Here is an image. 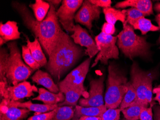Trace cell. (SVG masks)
<instances>
[{
	"instance_id": "obj_1",
	"label": "cell",
	"mask_w": 160,
	"mask_h": 120,
	"mask_svg": "<svg viewBox=\"0 0 160 120\" xmlns=\"http://www.w3.org/2000/svg\"><path fill=\"white\" fill-rule=\"evenodd\" d=\"M49 3L50 8L47 16L42 21H38L25 4L18 2L12 3V7L19 14L25 26L38 39L48 56L57 43L62 30L57 17L56 8Z\"/></svg>"
},
{
	"instance_id": "obj_2",
	"label": "cell",
	"mask_w": 160,
	"mask_h": 120,
	"mask_svg": "<svg viewBox=\"0 0 160 120\" xmlns=\"http://www.w3.org/2000/svg\"><path fill=\"white\" fill-rule=\"evenodd\" d=\"M83 55V50L71 36L62 30L54 48L48 56L46 69L56 81L72 68Z\"/></svg>"
},
{
	"instance_id": "obj_3",
	"label": "cell",
	"mask_w": 160,
	"mask_h": 120,
	"mask_svg": "<svg viewBox=\"0 0 160 120\" xmlns=\"http://www.w3.org/2000/svg\"><path fill=\"white\" fill-rule=\"evenodd\" d=\"M7 46L1 48L0 86L17 85L26 81L35 71L23 62L17 42H8Z\"/></svg>"
},
{
	"instance_id": "obj_4",
	"label": "cell",
	"mask_w": 160,
	"mask_h": 120,
	"mask_svg": "<svg viewBox=\"0 0 160 120\" xmlns=\"http://www.w3.org/2000/svg\"><path fill=\"white\" fill-rule=\"evenodd\" d=\"M117 44L126 57L132 60L136 57L147 58L151 54V45L145 37L135 33L133 28L127 23L123 24V29L117 36Z\"/></svg>"
},
{
	"instance_id": "obj_5",
	"label": "cell",
	"mask_w": 160,
	"mask_h": 120,
	"mask_svg": "<svg viewBox=\"0 0 160 120\" xmlns=\"http://www.w3.org/2000/svg\"><path fill=\"white\" fill-rule=\"evenodd\" d=\"M107 89L104 100L107 109H118L127 92V77L117 66L111 64L108 68Z\"/></svg>"
},
{
	"instance_id": "obj_6",
	"label": "cell",
	"mask_w": 160,
	"mask_h": 120,
	"mask_svg": "<svg viewBox=\"0 0 160 120\" xmlns=\"http://www.w3.org/2000/svg\"><path fill=\"white\" fill-rule=\"evenodd\" d=\"M131 83L135 89L137 99L130 106L139 105L145 108L154 106L152 100V78L142 70L137 63H133L130 70Z\"/></svg>"
},
{
	"instance_id": "obj_7",
	"label": "cell",
	"mask_w": 160,
	"mask_h": 120,
	"mask_svg": "<svg viewBox=\"0 0 160 120\" xmlns=\"http://www.w3.org/2000/svg\"><path fill=\"white\" fill-rule=\"evenodd\" d=\"M117 40V36L106 35L102 32L96 36L95 41L99 52L92 67H95L99 61L102 64L108 65L109 60L119 59V50L116 45Z\"/></svg>"
},
{
	"instance_id": "obj_8",
	"label": "cell",
	"mask_w": 160,
	"mask_h": 120,
	"mask_svg": "<svg viewBox=\"0 0 160 120\" xmlns=\"http://www.w3.org/2000/svg\"><path fill=\"white\" fill-rule=\"evenodd\" d=\"M92 59L85 60L74 70L70 72L58 86L62 93L68 89H84V81L88 72Z\"/></svg>"
},
{
	"instance_id": "obj_9",
	"label": "cell",
	"mask_w": 160,
	"mask_h": 120,
	"mask_svg": "<svg viewBox=\"0 0 160 120\" xmlns=\"http://www.w3.org/2000/svg\"><path fill=\"white\" fill-rule=\"evenodd\" d=\"M82 0H63L62 5L56 10V15L59 22L67 32L74 31V20L75 13L82 5Z\"/></svg>"
},
{
	"instance_id": "obj_10",
	"label": "cell",
	"mask_w": 160,
	"mask_h": 120,
	"mask_svg": "<svg viewBox=\"0 0 160 120\" xmlns=\"http://www.w3.org/2000/svg\"><path fill=\"white\" fill-rule=\"evenodd\" d=\"M38 91L37 87L26 81L16 86H0L1 97L13 102H18L26 97H31L34 95L35 92Z\"/></svg>"
},
{
	"instance_id": "obj_11",
	"label": "cell",
	"mask_w": 160,
	"mask_h": 120,
	"mask_svg": "<svg viewBox=\"0 0 160 120\" xmlns=\"http://www.w3.org/2000/svg\"><path fill=\"white\" fill-rule=\"evenodd\" d=\"M104 77L92 79L90 82L89 96L80 99L79 106L82 107H100L105 105L104 97Z\"/></svg>"
},
{
	"instance_id": "obj_12",
	"label": "cell",
	"mask_w": 160,
	"mask_h": 120,
	"mask_svg": "<svg viewBox=\"0 0 160 120\" xmlns=\"http://www.w3.org/2000/svg\"><path fill=\"white\" fill-rule=\"evenodd\" d=\"M101 10V8L90 2L89 1H84L81 8L75 14L74 21L85 26L90 30L92 29V22L98 20L100 18Z\"/></svg>"
},
{
	"instance_id": "obj_13",
	"label": "cell",
	"mask_w": 160,
	"mask_h": 120,
	"mask_svg": "<svg viewBox=\"0 0 160 120\" xmlns=\"http://www.w3.org/2000/svg\"><path fill=\"white\" fill-rule=\"evenodd\" d=\"M75 44L86 48L85 54L92 59L97 54L99 50L96 44L88 31L79 25H75L73 34L71 36Z\"/></svg>"
},
{
	"instance_id": "obj_14",
	"label": "cell",
	"mask_w": 160,
	"mask_h": 120,
	"mask_svg": "<svg viewBox=\"0 0 160 120\" xmlns=\"http://www.w3.org/2000/svg\"><path fill=\"white\" fill-rule=\"evenodd\" d=\"M30 112L27 109L10 106L2 100L1 103L0 120H23L28 116Z\"/></svg>"
},
{
	"instance_id": "obj_15",
	"label": "cell",
	"mask_w": 160,
	"mask_h": 120,
	"mask_svg": "<svg viewBox=\"0 0 160 120\" xmlns=\"http://www.w3.org/2000/svg\"><path fill=\"white\" fill-rule=\"evenodd\" d=\"M8 104L13 107L20 108H24L30 111V112H35L34 115L40 114V113H45L47 112H50L56 109L58 106V105L40 104L33 103L31 101H28L24 102H13L9 100L2 99Z\"/></svg>"
},
{
	"instance_id": "obj_16",
	"label": "cell",
	"mask_w": 160,
	"mask_h": 120,
	"mask_svg": "<svg viewBox=\"0 0 160 120\" xmlns=\"http://www.w3.org/2000/svg\"><path fill=\"white\" fill-rule=\"evenodd\" d=\"M127 7H132L140 11L145 17L153 13L152 4L150 0H126L118 3L115 5L117 8L123 9Z\"/></svg>"
},
{
	"instance_id": "obj_17",
	"label": "cell",
	"mask_w": 160,
	"mask_h": 120,
	"mask_svg": "<svg viewBox=\"0 0 160 120\" xmlns=\"http://www.w3.org/2000/svg\"><path fill=\"white\" fill-rule=\"evenodd\" d=\"M20 34L17 22L8 21L4 24L1 22L0 38L2 39L5 43L19 39Z\"/></svg>"
},
{
	"instance_id": "obj_18",
	"label": "cell",
	"mask_w": 160,
	"mask_h": 120,
	"mask_svg": "<svg viewBox=\"0 0 160 120\" xmlns=\"http://www.w3.org/2000/svg\"><path fill=\"white\" fill-rule=\"evenodd\" d=\"M32 81L37 84L44 86L48 91L54 93H59L60 89L56 84L50 75L41 70H38L31 77Z\"/></svg>"
},
{
	"instance_id": "obj_19",
	"label": "cell",
	"mask_w": 160,
	"mask_h": 120,
	"mask_svg": "<svg viewBox=\"0 0 160 120\" xmlns=\"http://www.w3.org/2000/svg\"><path fill=\"white\" fill-rule=\"evenodd\" d=\"M33 101H41L45 104L58 105L64 101L63 93L60 91L59 93L51 92L43 88L38 89V95L32 99Z\"/></svg>"
},
{
	"instance_id": "obj_20",
	"label": "cell",
	"mask_w": 160,
	"mask_h": 120,
	"mask_svg": "<svg viewBox=\"0 0 160 120\" xmlns=\"http://www.w3.org/2000/svg\"><path fill=\"white\" fill-rule=\"evenodd\" d=\"M27 46L30 50L34 59L40 65V67L45 66L48 63L47 60L38 39L35 38L34 41H31L28 39H27Z\"/></svg>"
},
{
	"instance_id": "obj_21",
	"label": "cell",
	"mask_w": 160,
	"mask_h": 120,
	"mask_svg": "<svg viewBox=\"0 0 160 120\" xmlns=\"http://www.w3.org/2000/svg\"><path fill=\"white\" fill-rule=\"evenodd\" d=\"M107 110L105 105L100 107H84L76 105L74 109V117L84 116L100 117Z\"/></svg>"
},
{
	"instance_id": "obj_22",
	"label": "cell",
	"mask_w": 160,
	"mask_h": 120,
	"mask_svg": "<svg viewBox=\"0 0 160 120\" xmlns=\"http://www.w3.org/2000/svg\"><path fill=\"white\" fill-rule=\"evenodd\" d=\"M103 11L107 23L113 25H115L118 21L121 22L123 24L125 23L127 18L126 10H120L112 7H108L103 8Z\"/></svg>"
},
{
	"instance_id": "obj_23",
	"label": "cell",
	"mask_w": 160,
	"mask_h": 120,
	"mask_svg": "<svg viewBox=\"0 0 160 120\" xmlns=\"http://www.w3.org/2000/svg\"><path fill=\"white\" fill-rule=\"evenodd\" d=\"M34 13L35 18L38 21H42L47 16L50 8V3L42 0H36L34 3L29 5Z\"/></svg>"
},
{
	"instance_id": "obj_24",
	"label": "cell",
	"mask_w": 160,
	"mask_h": 120,
	"mask_svg": "<svg viewBox=\"0 0 160 120\" xmlns=\"http://www.w3.org/2000/svg\"><path fill=\"white\" fill-rule=\"evenodd\" d=\"M127 24L132 26L134 29L140 30L142 35H145L150 31H157L160 29L159 27L153 25L150 20L145 18V17L128 22Z\"/></svg>"
},
{
	"instance_id": "obj_25",
	"label": "cell",
	"mask_w": 160,
	"mask_h": 120,
	"mask_svg": "<svg viewBox=\"0 0 160 120\" xmlns=\"http://www.w3.org/2000/svg\"><path fill=\"white\" fill-rule=\"evenodd\" d=\"M84 89H71L65 91L63 93L65 95V100L62 102L58 104V107L61 106H72L77 105V103L80 100V97L84 92Z\"/></svg>"
},
{
	"instance_id": "obj_26",
	"label": "cell",
	"mask_w": 160,
	"mask_h": 120,
	"mask_svg": "<svg viewBox=\"0 0 160 120\" xmlns=\"http://www.w3.org/2000/svg\"><path fill=\"white\" fill-rule=\"evenodd\" d=\"M74 115L73 107L61 106L58 107L55 114L51 120H71Z\"/></svg>"
},
{
	"instance_id": "obj_27",
	"label": "cell",
	"mask_w": 160,
	"mask_h": 120,
	"mask_svg": "<svg viewBox=\"0 0 160 120\" xmlns=\"http://www.w3.org/2000/svg\"><path fill=\"white\" fill-rule=\"evenodd\" d=\"M127 86L128 88L127 92L119 106V109L121 111L129 107L130 105L132 104L137 99L136 92L131 82H128V83Z\"/></svg>"
},
{
	"instance_id": "obj_28",
	"label": "cell",
	"mask_w": 160,
	"mask_h": 120,
	"mask_svg": "<svg viewBox=\"0 0 160 120\" xmlns=\"http://www.w3.org/2000/svg\"><path fill=\"white\" fill-rule=\"evenodd\" d=\"M145 107L139 105L130 106L122 110L125 120H140V115Z\"/></svg>"
},
{
	"instance_id": "obj_29",
	"label": "cell",
	"mask_w": 160,
	"mask_h": 120,
	"mask_svg": "<svg viewBox=\"0 0 160 120\" xmlns=\"http://www.w3.org/2000/svg\"><path fill=\"white\" fill-rule=\"evenodd\" d=\"M22 55L25 63L33 70L36 71L41 67L40 65L34 59L27 45H23L22 47Z\"/></svg>"
},
{
	"instance_id": "obj_30",
	"label": "cell",
	"mask_w": 160,
	"mask_h": 120,
	"mask_svg": "<svg viewBox=\"0 0 160 120\" xmlns=\"http://www.w3.org/2000/svg\"><path fill=\"white\" fill-rule=\"evenodd\" d=\"M119 109H108L100 117V120H119L120 112Z\"/></svg>"
},
{
	"instance_id": "obj_31",
	"label": "cell",
	"mask_w": 160,
	"mask_h": 120,
	"mask_svg": "<svg viewBox=\"0 0 160 120\" xmlns=\"http://www.w3.org/2000/svg\"><path fill=\"white\" fill-rule=\"evenodd\" d=\"M126 14L127 18L125 22L127 23L128 22L136 20L145 17L144 14L142 13L132 7L126 10Z\"/></svg>"
},
{
	"instance_id": "obj_32",
	"label": "cell",
	"mask_w": 160,
	"mask_h": 120,
	"mask_svg": "<svg viewBox=\"0 0 160 120\" xmlns=\"http://www.w3.org/2000/svg\"><path fill=\"white\" fill-rule=\"evenodd\" d=\"M57 108L53 111L47 112L45 113L34 115L33 116L29 117L27 120H51L55 114Z\"/></svg>"
},
{
	"instance_id": "obj_33",
	"label": "cell",
	"mask_w": 160,
	"mask_h": 120,
	"mask_svg": "<svg viewBox=\"0 0 160 120\" xmlns=\"http://www.w3.org/2000/svg\"><path fill=\"white\" fill-rule=\"evenodd\" d=\"M140 120H153L152 108V107L143 108L140 115Z\"/></svg>"
},
{
	"instance_id": "obj_34",
	"label": "cell",
	"mask_w": 160,
	"mask_h": 120,
	"mask_svg": "<svg viewBox=\"0 0 160 120\" xmlns=\"http://www.w3.org/2000/svg\"><path fill=\"white\" fill-rule=\"evenodd\" d=\"M101 32L108 35H113L116 31V28L115 25H112L107 22L103 24L102 27Z\"/></svg>"
},
{
	"instance_id": "obj_35",
	"label": "cell",
	"mask_w": 160,
	"mask_h": 120,
	"mask_svg": "<svg viewBox=\"0 0 160 120\" xmlns=\"http://www.w3.org/2000/svg\"><path fill=\"white\" fill-rule=\"evenodd\" d=\"M90 2L96 6L103 7V8L111 7L112 2L111 0H89Z\"/></svg>"
},
{
	"instance_id": "obj_36",
	"label": "cell",
	"mask_w": 160,
	"mask_h": 120,
	"mask_svg": "<svg viewBox=\"0 0 160 120\" xmlns=\"http://www.w3.org/2000/svg\"><path fill=\"white\" fill-rule=\"evenodd\" d=\"M152 109L154 112V120H160V105H154Z\"/></svg>"
},
{
	"instance_id": "obj_37",
	"label": "cell",
	"mask_w": 160,
	"mask_h": 120,
	"mask_svg": "<svg viewBox=\"0 0 160 120\" xmlns=\"http://www.w3.org/2000/svg\"><path fill=\"white\" fill-rule=\"evenodd\" d=\"M152 93L156 95V96L154 97L153 100L157 101L160 105V86L153 88L152 89Z\"/></svg>"
},
{
	"instance_id": "obj_38",
	"label": "cell",
	"mask_w": 160,
	"mask_h": 120,
	"mask_svg": "<svg viewBox=\"0 0 160 120\" xmlns=\"http://www.w3.org/2000/svg\"><path fill=\"white\" fill-rule=\"evenodd\" d=\"M100 117H87L82 116L79 117H73L72 120H100Z\"/></svg>"
},
{
	"instance_id": "obj_39",
	"label": "cell",
	"mask_w": 160,
	"mask_h": 120,
	"mask_svg": "<svg viewBox=\"0 0 160 120\" xmlns=\"http://www.w3.org/2000/svg\"><path fill=\"white\" fill-rule=\"evenodd\" d=\"M48 2L53 4L55 7L56 8V6H58L61 3H62V1L61 0H49V1H48Z\"/></svg>"
},
{
	"instance_id": "obj_40",
	"label": "cell",
	"mask_w": 160,
	"mask_h": 120,
	"mask_svg": "<svg viewBox=\"0 0 160 120\" xmlns=\"http://www.w3.org/2000/svg\"><path fill=\"white\" fill-rule=\"evenodd\" d=\"M155 21L158 24V26H159V29H160V13H158L157 16L155 17ZM158 43L159 44H160V37H159V39H158Z\"/></svg>"
},
{
	"instance_id": "obj_41",
	"label": "cell",
	"mask_w": 160,
	"mask_h": 120,
	"mask_svg": "<svg viewBox=\"0 0 160 120\" xmlns=\"http://www.w3.org/2000/svg\"><path fill=\"white\" fill-rule=\"evenodd\" d=\"M154 9L155 10L157 11L158 12L160 13V3H157L155 4L154 6Z\"/></svg>"
},
{
	"instance_id": "obj_42",
	"label": "cell",
	"mask_w": 160,
	"mask_h": 120,
	"mask_svg": "<svg viewBox=\"0 0 160 120\" xmlns=\"http://www.w3.org/2000/svg\"></svg>"
}]
</instances>
